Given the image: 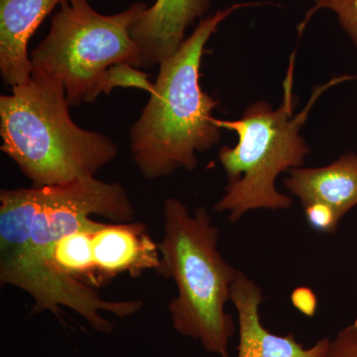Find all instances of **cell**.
<instances>
[{"label":"cell","mask_w":357,"mask_h":357,"mask_svg":"<svg viewBox=\"0 0 357 357\" xmlns=\"http://www.w3.org/2000/svg\"><path fill=\"white\" fill-rule=\"evenodd\" d=\"M93 215L128 222L135 210L121 183L96 177L0 192V281L27 293L33 312L68 307L93 328L105 323L114 303L95 289L93 236L102 223Z\"/></svg>","instance_id":"obj_1"},{"label":"cell","mask_w":357,"mask_h":357,"mask_svg":"<svg viewBox=\"0 0 357 357\" xmlns=\"http://www.w3.org/2000/svg\"><path fill=\"white\" fill-rule=\"evenodd\" d=\"M261 4H232L199 20L177 53L160 63L146 107L129 130L133 162L146 180L168 177L181 168L195 170L197 154L220 142L222 129L213 115L220 102L199 84L204 48L230 14Z\"/></svg>","instance_id":"obj_2"},{"label":"cell","mask_w":357,"mask_h":357,"mask_svg":"<svg viewBox=\"0 0 357 357\" xmlns=\"http://www.w3.org/2000/svg\"><path fill=\"white\" fill-rule=\"evenodd\" d=\"M0 96L1 151L32 187L63 185L96 174L114 161L119 147L109 136L77 126L64 86L32 73L25 84Z\"/></svg>","instance_id":"obj_3"},{"label":"cell","mask_w":357,"mask_h":357,"mask_svg":"<svg viewBox=\"0 0 357 357\" xmlns=\"http://www.w3.org/2000/svg\"><path fill=\"white\" fill-rule=\"evenodd\" d=\"M147 8L137 1L103 15L88 0H66L52 17L48 35L30 54L32 73L62 84L70 107L93 102L116 88L151 93L148 75L137 70L140 53L130 33Z\"/></svg>","instance_id":"obj_4"},{"label":"cell","mask_w":357,"mask_h":357,"mask_svg":"<svg viewBox=\"0 0 357 357\" xmlns=\"http://www.w3.org/2000/svg\"><path fill=\"white\" fill-rule=\"evenodd\" d=\"M163 210L164 236L158 243L156 272L173 279L177 287V296L168 306L173 328L183 337L198 340L206 351L230 357L236 326L225 305L239 270L218 250L220 230L204 206L191 213L180 199L169 198Z\"/></svg>","instance_id":"obj_5"},{"label":"cell","mask_w":357,"mask_h":357,"mask_svg":"<svg viewBox=\"0 0 357 357\" xmlns=\"http://www.w3.org/2000/svg\"><path fill=\"white\" fill-rule=\"evenodd\" d=\"M294 62L295 52L290 58L283 100L278 109H273L266 102H257L249 105L236 121L215 119L218 128L234 131L238 136L236 146H223L218 152L227 185L225 196L215 204L213 211H227L230 222H238L250 211L291 208L293 199L277 190V178L281 173L304 165L310 148L300 135L301 129L319 96L330 86L345 81L344 77H335L317 86L305 109L295 114Z\"/></svg>","instance_id":"obj_6"},{"label":"cell","mask_w":357,"mask_h":357,"mask_svg":"<svg viewBox=\"0 0 357 357\" xmlns=\"http://www.w3.org/2000/svg\"><path fill=\"white\" fill-rule=\"evenodd\" d=\"M264 299L261 288L239 271L230 292V301L238 316L237 357H325L330 344L328 337L306 349L292 333L279 335L267 330L259 314Z\"/></svg>","instance_id":"obj_7"},{"label":"cell","mask_w":357,"mask_h":357,"mask_svg":"<svg viewBox=\"0 0 357 357\" xmlns=\"http://www.w3.org/2000/svg\"><path fill=\"white\" fill-rule=\"evenodd\" d=\"M211 0H156L131 28L141 69L160 65L177 53L185 30L210 11Z\"/></svg>","instance_id":"obj_8"},{"label":"cell","mask_w":357,"mask_h":357,"mask_svg":"<svg viewBox=\"0 0 357 357\" xmlns=\"http://www.w3.org/2000/svg\"><path fill=\"white\" fill-rule=\"evenodd\" d=\"M98 287L121 274L133 278L160 267L158 243L142 222L102 223L93 236Z\"/></svg>","instance_id":"obj_9"},{"label":"cell","mask_w":357,"mask_h":357,"mask_svg":"<svg viewBox=\"0 0 357 357\" xmlns=\"http://www.w3.org/2000/svg\"><path fill=\"white\" fill-rule=\"evenodd\" d=\"M64 1L0 0V73L7 86L13 88L31 79L28 43L45 18Z\"/></svg>","instance_id":"obj_10"},{"label":"cell","mask_w":357,"mask_h":357,"mask_svg":"<svg viewBox=\"0 0 357 357\" xmlns=\"http://www.w3.org/2000/svg\"><path fill=\"white\" fill-rule=\"evenodd\" d=\"M285 185L303 206L321 202L332 206L342 218L357 206V154L342 155L318 168H294Z\"/></svg>","instance_id":"obj_11"},{"label":"cell","mask_w":357,"mask_h":357,"mask_svg":"<svg viewBox=\"0 0 357 357\" xmlns=\"http://www.w3.org/2000/svg\"><path fill=\"white\" fill-rule=\"evenodd\" d=\"M314 6L307 11L304 20L298 25L299 36L304 32L307 23L319 9H331L337 13L338 21L345 32L351 37L357 48V0H314ZM357 79V76L351 77Z\"/></svg>","instance_id":"obj_12"},{"label":"cell","mask_w":357,"mask_h":357,"mask_svg":"<svg viewBox=\"0 0 357 357\" xmlns=\"http://www.w3.org/2000/svg\"><path fill=\"white\" fill-rule=\"evenodd\" d=\"M303 208L307 225L314 231L325 234H333L337 232L342 217L332 206L321 202H312L304 204Z\"/></svg>","instance_id":"obj_13"},{"label":"cell","mask_w":357,"mask_h":357,"mask_svg":"<svg viewBox=\"0 0 357 357\" xmlns=\"http://www.w3.org/2000/svg\"><path fill=\"white\" fill-rule=\"evenodd\" d=\"M325 357H357V319L330 340Z\"/></svg>","instance_id":"obj_14"},{"label":"cell","mask_w":357,"mask_h":357,"mask_svg":"<svg viewBox=\"0 0 357 357\" xmlns=\"http://www.w3.org/2000/svg\"><path fill=\"white\" fill-rule=\"evenodd\" d=\"M293 307L304 316L312 318L318 311L319 301L311 288L300 286L294 289L290 296Z\"/></svg>","instance_id":"obj_15"}]
</instances>
